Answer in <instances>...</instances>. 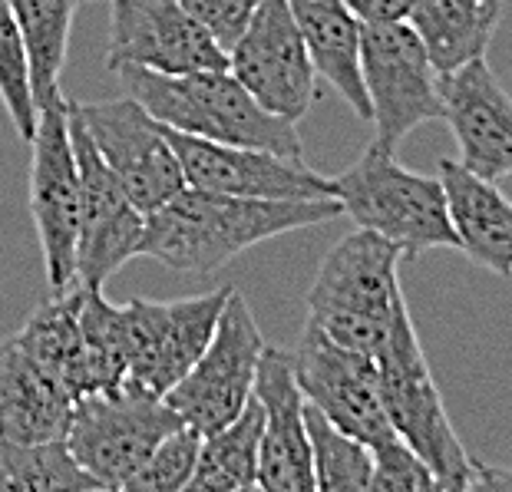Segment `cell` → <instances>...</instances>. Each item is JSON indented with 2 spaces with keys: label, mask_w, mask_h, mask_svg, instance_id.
Returning <instances> with one entry per match:
<instances>
[{
  "label": "cell",
  "mask_w": 512,
  "mask_h": 492,
  "mask_svg": "<svg viewBox=\"0 0 512 492\" xmlns=\"http://www.w3.org/2000/svg\"><path fill=\"white\" fill-rule=\"evenodd\" d=\"M100 492L103 486L80 469L67 443L0 440V492Z\"/></svg>",
  "instance_id": "cell-26"
},
{
  "label": "cell",
  "mask_w": 512,
  "mask_h": 492,
  "mask_svg": "<svg viewBox=\"0 0 512 492\" xmlns=\"http://www.w3.org/2000/svg\"><path fill=\"white\" fill-rule=\"evenodd\" d=\"M30 149V215L40 235L50 288L63 291L73 284L80 235V176L70 146L67 96L37 109Z\"/></svg>",
  "instance_id": "cell-14"
},
{
  "label": "cell",
  "mask_w": 512,
  "mask_h": 492,
  "mask_svg": "<svg viewBox=\"0 0 512 492\" xmlns=\"http://www.w3.org/2000/svg\"><path fill=\"white\" fill-rule=\"evenodd\" d=\"M512 489V476L506 469L486 466L473 459V479H470V492H509Z\"/></svg>",
  "instance_id": "cell-34"
},
{
  "label": "cell",
  "mask_w": 512,
  "mask_h": 492,
  "mask_svg": "<svg viewBox=\"0 0 512 492\" xmlns=\"http://www.w3.org/2000/svg\"><path fill=\"white\" fill-rule=\"evenodd\" d=\"M503 4L496 0H413L407 24L420 37L437 76L486 57Z\"/></svg>",
  "instance_id": "cell-23"
},
{
  "label": "cell",
  "mask_w": 512,
  "mask_h": 492,
  "mask_svg": "<svg viewBox=\"0 0 512 492\" xmlns=\"http://www.w3.org/2000/svg\"><path fill=\"white\" fill-rule=\"evenodd\" d=\"M291 20L298 24L314 70L324 76L347 106L370 123V106L361 83V63H357V47H361V20L351 14L344 0H285Z\"/></svg>",
  "instance_id": "cell-21"
},
{
  "label": "cell",
  "mask_w": 512,
  "mask_h": 492,
  "mask_svg": "<svg viewBox=\"0 0 512 492\" xmlns=\"http://www.w3.org/2000/svg\"><path fill=\"white\" fill-rule=\"evenodd\" d=\"M294 380L304 403L318 407L334 426L361 440L367 450L394 440V426L387 420L380 400V377L374 357L351 347L334 344L328 334L304 321L298 351L291 354Z\"/></svg>",
  "instance_id": "cell-12"
},
{
  "label": "cell",
  "mask_w": 512,
  "mask_h": 492,
  "mask_svg": "<svg viewBox=\"0 0 512 492\" xmlns=\"http://www.w3.org/2000/svg\"><path fill=\"white\" fill-rule=\"evenodd\" d=\"M258 450H261V403L252 393L232 423L202 436L189 489L192 492L258 489Z\"/></svg>",
  "instance_id": "cell-24"
},
{
  "label": "cell",
  "mask_w": 512,
  "mask_h": 492,
  "mask_svg": "<svg viewBox=\"0 0 512 492\" xmlns=\"http://www.w3.org/2000/svg\"><path fill=\"white\" fill-rule=\"evenodd\" d=\"M73 106L96 152L126 189L129 202L143 215L156 212L159 205H166L172 195L185 189L182 166L169 146L166 129L133 96L103 103L73 100Z\"/></svg>",
  "instance_id": "cell-13"
},
{
  "label": "cell",
  "mask_w": 512,
  "mask_h": 492,
  "mask_svg": "<svg viewBox=\"0 0 512 492\" xmlns=\"http://www.w3.org/2000/svg\"><path fill=\"white\" fill-rule=\"evenodd\" d=\"M166 129V139L176 152L182 179L192 189L242 195V199H334V179L304 166V159H285L268 149L228 146L189 133Z\"/></svg>",
  "instance_id": "cell-15"
},
{
  "label": "cell",
  "mask_w": 512,
  "mask_h": 492,
  "mask_svg": "<svg viewBox=\"0 0 512 492\" xmlns=\"http://www.w3.org/2000/svg\"><path fill=\"white\" fill-rule=\"evenodd\" d=\"M202 433H195L192 426H179L162 440L156 450L146 456V463L126 479V486L119 492H179L189 489L195 459H199Z\"/></svg>",
  "instance_id": "cell-30"
},
{
  "label": "cell",
  "mask_w": 512,
  "mask_h": 492,
  "mask_svg": "<svg viewBox=\"0 0 512 492\" xmlns=\"http://www.w3.org/2000/svg\"><path fill=\"white\" fill-rule=\"evenodd\" d=\"M374 364L387 420L400 440L430 466L437 492H470L473 456L463 450L460 436L446 417L440 387L433 380L430 360L423 354L417 327L407 311V298L400 301L384 344L374 354Z\"/></svg>",
  "instance_id": "cell-4"
},
{
  "label": "cell",
  "mask_w": 512,
  "mask_h": 492,
  "mask_svg": "<svg viewBox=\"0 0 512 492\" xmlns=\"http://www.w3.org/2000/svg\"><path fill=\"white\" fill-rule=\"evenodd\" d=\"M106 67L152 73L228 70V53L179 0H113Z\"/></svg>",
  "instance_id": "cell-16"
},
{
  "label": "cell",
  "mask_w": 512,
  "mask_h": 492,
  "mask_svg": "<svg viewBox=\"0 0 512 492\" xmlns=\"http://www.w3.org/2000/svg\"><path fill=\"white\" fill-rule=\"evenodd\" d=\"M496 4H503V7H506V0H496Z\"/></svg>",
  "instance_id": "cell-35"
},
{
  "label": "cell",
  "mask_w": 512,
  "mask_h": 492,
  "mask_svg": "<svg viewBox=\"0 0 512 492\" xmlns=\"http://www.w3.org/2000/svg\"><path fill=\"white\" fill-rule=\"evenodd\" d=\"M304 426H308L314 492H370L374 456L367 446L334 426L311 403H304Z\"/></svg>",
  "instance_id": "cell-27"
},
{
  "label": "cell",
  "mask_w": 512,
  "mask_h": 492,
  "mask_svg": "<svg viewBox=\"0 0 512 492\" xmlns=\"http://www.w3.org/2000/svg\"><path fill=\"white\" fill-rule=\"evenodd\" d=\"M179 426L182 417L159 393L123 384L76 397L63 443L103 489H123L146 456Z\"/></svg>",
  "instance_id": "cell-6"
},
{
  "label": "cell",
  "mask_w": 512,
  "mask_h": 492,
  "mask_svg": "<svg viewBox=\"0 0 512 492\" xmlns=\"http://www.w3.org/2000/svg\"><path fill=\"white\" fill-rule=\"evenodd\" d=\"M437 179L443 185L446 215L456 232L460 251L496 278L512 275V209L496 182L476 176L456 159L437 162Z\"/></svg>",
  "instance_id": "cell-19"
},
{
  "label": "cell",
  "mask_w": 512,
  "mask_h": 492,
  "mask_svg": "<svg viewBox=\"0 0 512 492\" xmlns=\"http://www.w3.org/2000/svg\"><path fill=\"white\" fill-rule=\"evenodd\" d=\"M0 103H4L17 136L30 146L37 129V103L34 93H30L27 50L24 40H20V27L14 20V10H10V0H0Z\"/></svg>",
  "instance_id": "cell-29"
},
{
  "label": "cell",
  "mask_w": 512,
  "mask_h": 492,
  "mask_svg": "<svg viewBox=\"0 0 512 492\" xmlns=\"http://www.w3.org/2000/svg\"><path fill=\"white\" fill-rule=\"evenodd\" d=\"M337 199H242L185 185L146 215L143 255L182 275H215L268 238L341 218Z\"/></svg>",
  "instance_id": "cell-1"
},
{
  "label": "cell",
  "mask_w": 512,
  "mask_h": 492,
  "mask_svg": "<svg viewBox=\"0 0 512 492\" xmlns=\"http://www.w3.org/2000/svg\"><path fill=\"white\" fill-rule=\"evenodd\" d=\"M67 126L76 176H80V235H76L73 281L100 288L126 261L143 255L146 215L129 202L126 189L96 152L73 100H67Z\"/></svg>",
  "instance_id": "cell-9"
},
{
  "label": "cell",
  "mask_w": 512,
  "mask_h": 492,
  "mask_svg": "<svg viewBox=\"0 0 512 492\" xmlns=\"http://www.w3.org/2000/svg\"><path fill=\"white\" fill-rule=\"evenodd\" d=\"M73 400L30 360L14 337L0 341V440L50 443L67 436Z\"/></svg>",
  "instance_id": "cell-20"
},
{
  "label": "cell",
  "mask_w": 512,
  "mask_h": 492,
  "mask_svg": "<svg viewBox=\"0 0 512 492\" xmlns=\"http://www.w3.org/2000/svg\"><path fill=\"white\" fill-rule=\"evenodd\" d=\"M334 199L357 228L384 235L403 251V258H417L433 248H460L440 179L403 169L394 149L380 146L377 139L334 179Z\"/></svg>",
  "instance_id": "cell-5"
},
{
  "label": "cell",
  "mask_w": 512,
  "mask_h": 492,
  "mask_svg": "<svg viewBox=\"0 0 512 492\" xmlns=\"http://www.w3.org/2000/svg\"><path fill=\"white\" fill-rule=\"evenodd\" d=\"M344 4L361 24H390V20H407L413 0H344Z\"/></svg>",
  "instance_id": "cell-33"
},
{
  "label": "cell",
  "mask_w": 512,
  "mask_h": 492,
  "mask_svg": "<svg viewBox=\"0 0 512 492\" xmlns=\"http://www.w3.org/2000/svg\"><path fill=\"white\" fill-rule=\"evenodd\" d=\"M265 337L248 308L245 294L232 288L199 360L172 384L162 400L179 413L185 426L209 436L232 423L252 397L255 370Z\"/></svg>",
  "instance_id": "cell-8"
},
{
  "label": "cell",
  "mask_w": 512,
  "mask_h": 492,
  "mask_svg": "<svg viewBox=\"0 0 512 492\" xmlns=\"http://www.w3.org/2000/svg\"><path fill=\"white\" fill-rule=\"evenodd\" d=\"M179 4L185 14L195 17L209 30L212 40L219 43L222 50H228L235 43V37L242 34V27L248 24L258 0H179Z\"/></svg>",
  "instance_id": "cell-32"
},
{
  "label": "cell",
  "mask_w": 512,
  "mask_h": 492,
  "mask_svg": "<svg viewBox=\"0 0 512 492\" xmlns=\"http://www.w3.org/2000/svg\"><path fill=\"white\" fill-rule=\"evenodd\" d=\"M119 80L126 96H133L152 119L176 133L304 159L294 123L258 106L228 70L152 73L143 67H119Z\"/></svg>",
  "instance_id": "cell-2"
},
{
  "label": "cell",
  "mask_w": 512,
  "mask_h": 492,
  "mask_svg": "<svg viewBox=\"0 0 512 492\" xmlns=\"http://www.w3.org/2000/svg\"><path fill=\"white\" fill-rule=\"evenodd\" d=\"M80 331L90 367V393L116 390L126 384V327L123 308L106 301L100 288H83Z\"/></svg>",
  "instance_id": "cell-28"
},
{
  "label": "cell",
  "mask_w": 512,
  "mask_h": 492,
  "mask_svg": "<svg viewBox=\"0 0 512 492\" xmlns=\"http://www.w3.org/2000/svg\"><path fill=\"white\" fill-rule=\"evenodd\" d=\"M252 393L261 403L258 489L314 492L308 426H304V397L298 380H294L288 351L261 347Z\"/></svg>",
  "instance_id": "cell-18"
},
{
  "label": "cell",
  "mask_w": 512,
  "mask_h": 492,
  "mask_svg": "<svg viewBox=\"0 0 512 492\" xmlns=\"http://www.w3.org/2000/svg\"><path fill=\"white\" fill-rule=\"evenodd\" d=\"M228 53V73L258 106L288 123H301L318 100V70L285 0H258Z\"/></svg>",
  "instance_id": "cell-10"
},
{
  "label": "cell",
  "mask_w": 512,
  "mask_h": 492,
  "mask_svg": "<svg viewBox=\"0 0 512 492\" xmlns=\"http://www.w3.org/2000/svg\"><path fill=\"white\" fill-rule=\"evenodd\" d=\"M228 291L232 288L179 301L133 298L119 304L126 327V384L162 397L212 341Z\"/></svg>",
  "instance_id": "cell-11"
},
{
  "label": "cell",
  "mask_w": 512,
  "mask_h": 492,
  "mask_svg": "<svg viewBox=\"0 0 512 492\" xmlns=\"http://www.w3.org/2000/svg\"><path fill=\"white\" fill-rule=\"evenodd\" d=\"M80 0H10L20 40L27 50L30 93L37 109L60 100V76L67 67L70 27Z\"/></svg>",
  "instance_id": "cell-25"
},
{
  "label": "cell",
  "mask_w": 512,
  "mask_h": 492,
  "mask_svg": "<svg viewBox=\"0 0 512 492\" xmlns=\"http://www.w3.org/2000/svg\"><path fill=\"white\" fill-rule=\"evenodd\" d=\"M403 251L370 228H354L321 261L308 291V324L334 344L377 354L403 301L397 278Z\"/></svg>",
  "instance_id": "cell-3"
},
{
  "label": "cell",
  "mask_w": 512,
  "mask_h": 492,
  "mask_svg": "<svg viewBox=\"0 0 512 492\" xmlns=\"http://www.w3.org/2000/svg\"><path fill=\"white\" fill-rule=\"evenodd\" d=\"M440 103L443 123L460 149L456 162L489 182L506 179L512 169V103L486 57L443 73Z\"/></svg>",
  "instance_id": "cell-17"
},
{
  "label": "cell",
  "mask_w": 512,
  "mask_h": 492,
  "mask_svg": "<svg viewBox=\"0 0 512 492\" xmlns=\"http://www.w3.org/2000/svg\"><path fill=\"white\" fill-rule=\"evenodd\" d=\"M370 456H374L370 492H437L430 466L400 436L380 443L377 450H370Z\"/></svg>",
  "instance_id": "cell-31"
},
{
  "label": "cell",
  "mask_w": 512,
  "mask_h": 492,
  "mask_svg": "<svg viewBox=\"0 0 512 492\" xmlns=\"http://www.w3.org/2000/svg\"><path fill=\"white\" fill-rule=\"evenodd\" d=\"M357 63L380 146L397 152L413 129L443 119L440 76L407 20L361 24Z\"/></svg>",
  "instance_id": "cell-7"
},
{
  "label": "cell",
  "mask_w": 512,
  "mask_h": 492,
  "mask_svg": "<svg viewBox=\"0 0 512 492\" xmlns=\"http://www.w3.org/2000/svg\"><path fill=\"white\" fill-rule=\"evenodd\" d=\"M80 304L83 284H70L43 301L27 317L17 334H10L34 364L57 384L70 400L90 393V367H86V347L80 331Z\"/></svg>",
  "instance_id": "cell-22"
}]
</instances>
